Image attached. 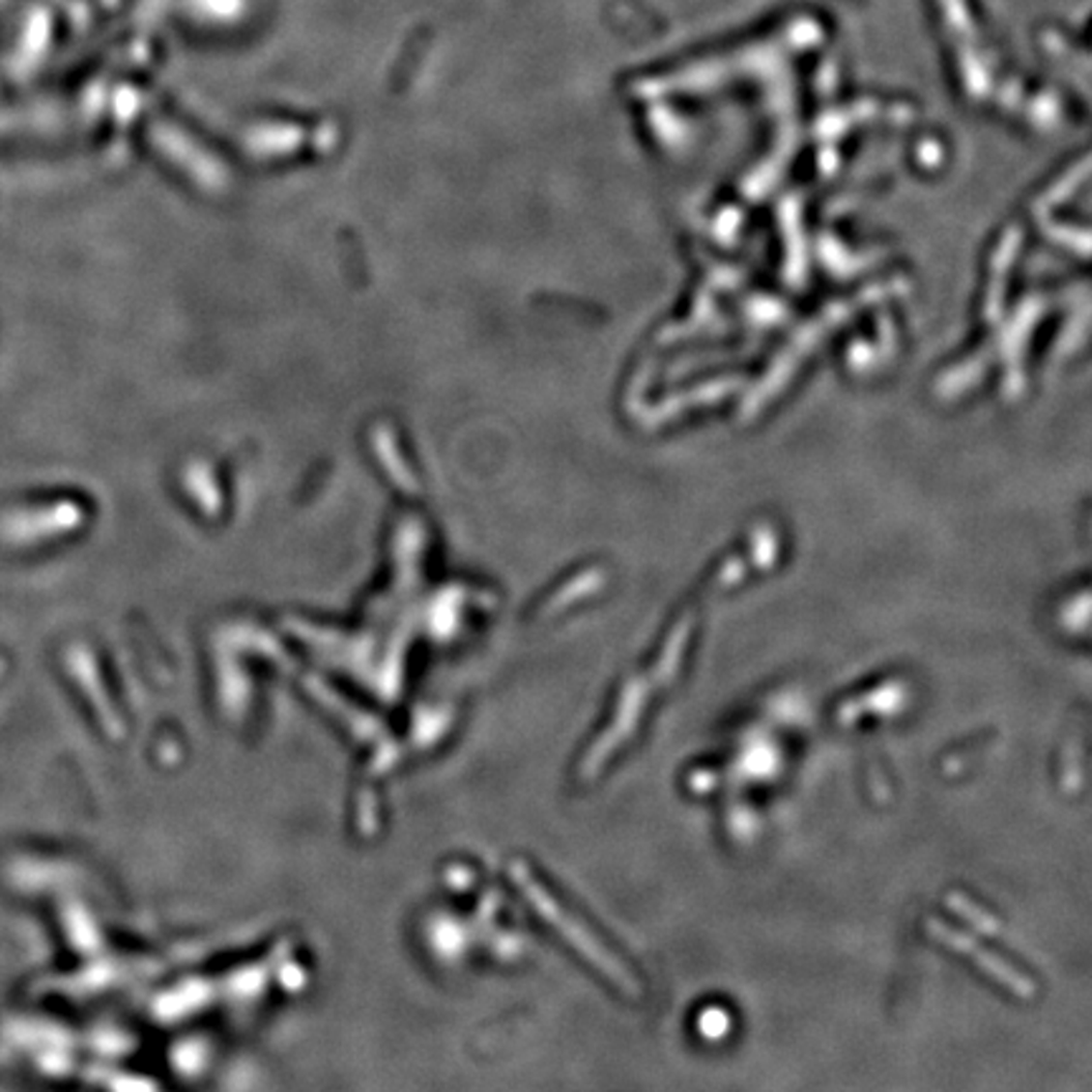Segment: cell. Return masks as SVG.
<instances>
[{
    "label": "cell",
    "instance_id": "cell-1",
    "mask_svg": "<svg viewBox=\"0 0 1092 1092\" xmlns=\"http://www.w3.org/2000/svg\"><path fill=\"white\" fill-rule=\"evenodd\" d=\"M925 928H928V936H933L939 944H944L951 948V951H956L958 956L974 961L986 976H992L999 986L1007 988V992L1014 994L1016 999L1037 997V984H1034L1030 976L1022 974L1014 964H1009L1007 958H1002L994 951H988L984 944L971 939V936L964 933V930L953 928V925L944 923L941 918H928V921H925Z\"/></svg>",
    "mask_w": 1092,
    "mask_h": 1092
}]
</instances>
